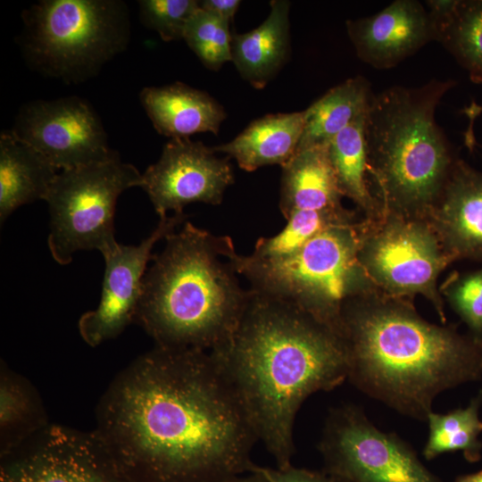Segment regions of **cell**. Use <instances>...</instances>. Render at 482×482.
I'll use <instances>...</instances> for the list:
<instances>
[{"mask_svg":"<svg viewBox=\"0 0 482 482\" xmlns=\"http://www.w3.org/2000/svg\"><path fill=\"white\" fill-rule=\"evenodd\" d=\"M186 218L184 213L160 218L154 230L139 245L118 243L103 253L105 269L99 304L79 320V334L87 345L97 346L115 338L135 321L147 263L154 255L152 250Z\"/></svg>","mask_w":482,"mask_h":482,"instance_id":"14","label":"cell"},{"mask_svg":"<svg viewBox=\"0 0 482 482\" xmlns=\"http://www.w3.org/2000/svg\"><path fill=\"white\" fill-rule=\"evenodd\" d=\"M142 173L120 155L61 170L46 197L50 213L47 244L55 262L69 264L81 250L102 254L118 243L114 213L120 195L140 187Z\"/></svg>","mask_w":482,"mask_h":482,"instance_id":"8","label":"cell"},{"mask_svg":"<svg viewBox=\"0 0 482 482\" xmlns=\"http://www.w3.org/2000/svg\"><path fill=\"white\" fill-rule=\"evenodd\" d=\"M183 40L209 70L231 61L229 23L199 7L185 29Z\"/></svg>","mask_w":482,"mask_h":482,"instance_id":"28","label":"cell"},{"mask_svg":"<svg viewBox=\"0 0 482 482\" xmlns=\"http://www.w3.org/2000/svg\"><path fill=\"white\" fill-rule=\"evenodd\" d=\"M143 278L135 322L156 345L210 352L237 328L251 296L233 240L185 221L164 238Z\"/></svg>","mask_w":482,"mask_h":482,"instance_id":"4","label":"cell"},{"mask_svg":"<svg viewBox=\"0 0 482 482\" xmlns=\"http://www.w3.org/2000/svg\"><path fill=\"white\" fill-rule=\"evenodd\" d=\"M351 219L344 208L338 211L297 212L287 219L281 232L260 238L249 254L256 260H273L289 255L327 227Z\"/></svg>","mask_w":482,"mask_h":482,"instance_id":"27","label":"cell"},{"mask_svg":"<svg viewBox=\"0 0 482 482\" xmlns=\"http://www.w3.org/2000/svg\"><path fill=\"white\" fill-rule=\"evenodd\" d=\"M252 290L231 337L209 352L276 467L292 465L303 403L347 378L339 335L295 303Z\"/></svg>","mask_w":482,"mask_h":482,"instance_id":"2","label":"cell"},{"mask_svg":"<svg viewBox=\"0 0 482 482\" xmlns=\"http://www.w3.org/2000/svg\"><path fill=\"white\" fill-rule=\"evenodd\" d=\"M0 459V482H132L95 430L50 423Z\"/></svg>","mask_w":482,"mask_h":482,"instance_id":"11","label":"cell"},{"mask_svg":"<svg viewBox=\"0 0 482 482\" xmlns=\"http://www.w3.org/2000/svg\"><path fill=\"white\" fill-rule=\"evenodd\" d=\"M142 23L166 42L183 39L187 22L199 9L195 0L138 1Z\"/></svg>","mask_w":482,"mask_h":482,"instance_id":"29","label":"cell"},{"mask_svg":"<svg viewBox=\"0 0 482 482\" xmlns=\"http://www.w3.org/2000/svg\"><path fill=\"white\" fill-rule=\"evenodd\" d=\"M11 132L61 170L119 155L109 146L96 112L77 96L24 104Z\"/></svg>","mask_w":482,"mask_h":482,"instance_id":"12","label":"cell"},{"mask_svg":"<svg viewBox=\"0 0 482 482\" xmlns=\"http://www.w3.org/2000/svg\"><path fill=\"white\" fill-rule=\"evenodd\" d=\"M290 2L272 0L262 23L245 33H231V62L252 87L263 88L290 57Z\"/></svg>","mask_w":482,"mask_h":482,"instance_id":"18","label":"cell"},{"mask_svg":"<svg viewBox=\"0 0 482 482\" xmlns=\"http://www.w3.org/2000/svg\"><path fill=\"white\" fill-rule=\"evenodd\" d=\"M360 233L351 220L322 229L293 253L235 264L253 290L291 302L337 333L345 303L364 295L369 278L359 261Z\"/></svg>","mask_w":482,"mask_h":482,"instance_id":"6","label":"cell"},{"mask_svg":"<svg viewBox=\"0 0 482 482\" xmlns=\"http://www.w3.org/2000/svg\"><path fill=\"white\" fill-rule=\"evenodd\" d=\"M347 35L363 62L390 69L436 41L428 10L416 0H395L368 17L347 20Z\"/></svg>","mask_w":482,"mask_h":482,"instance_id":"15","label":"cell"},{"mask_svg":"<svg viewBox=\"0 0 482 482\" xmlns=\"http://www.w3.org/2000/svg\"><path fill=\"white\" fill-rule=\"evenodd\" d=\"M455 84L432 79L374 94L365 117V140L368 173L383 212L428 214L438 200L457 160L436 112Z\"/></svg>","mask_w":482,"mask_h":482,"instance_id":"5","label":"cell"},{"mask_svg":"<svg viewBox=\"0 0 482 482\" xmlns=\"http://www.w3.org/2000/svg\"><path fill=\"white\" fill-rule=\"evenodd\" d=\"M304 119V110L267 114L253 120L231 141L212 149L233 158L246 171L266 165L282 167L296 152Z\"/></svg>","mask_w":482,"mask_h":482,"instance_id":"20","label":"cell"},{"mask_svg":"<svg viewBox=\"0 0 482 482\" xmlns=\"http://www.w3.org/2000/svg\"><path fill=\"white\" fill-rule=\"evenodd\" d=\"M389 213L393 219L370 235L360 234L359 261L368 278L395 296L420 294L445 319L436 285L453 259L435 230L426 224Z\"/></svg>","mask_w":482,"mask_h":482,"instance_id":"10","label":"cell"},{"mask_svg":"<svg viewBox=\"0 0 482 482\" xmlns=\"http://www.w3.org/2000/svg\"><path fill=\"white\" fill-rule=\"evenodd\" d=\"M480 398L471 401L465 409H457L445 414L430 412L428 416L429 435L423 450L427 460L440 454L462 452L470 462L478 461L482 445L478 437L482 431L478 418Z\"/></svg>","mask_w":482,"mask_h":482,"instance_id":"25","label":"cell"},{"mask_svg":"<svg viewBox=\"0 0 482 482\" xmlns=\"http://www.w3.org/2000/svg\"><path fill=\"white\" fill-rule=\"evenodd\" d=\"M367 113V112H366ZM366 113L340 131L328 145L339 190L366 213L378 205L371 193L365 140Z\"/></svg>","mask_w":482,"mask_h":482,"instance_id":"24","label":"cell"},{"mask_svg":"<svg viewBox=\"0 0 482 482\" xmlns=\"http://www.w3.org/2000/svg\"><path fill=\"white\" fill-rule=\"evenodd\" d=\"M94 429L132 482L249 473L257 438L209 352L156 345L111 382Z\"/></svg>","mask_w":482,"mask_h":482,"instance_id":"1","label":"cell"},{"mask_svg":"<svg viewBox=\"0 0 482 482\" xmlns=\"http://www.w3.org/2000/svg\"><path fill=\"white\" fill-rule=\"evenodd\" d=\"M445 294L462 320L480 338L482 335V269L451 282Z\"/></svg>","mask_w":482,"mask_h":482,"instance_id":"30","label":"cell"},{"mask_svg":"<svg viewBox=\"0 0 482 482\" xmlns=\"http://www.w3.org/2000/svg\"><path fill=\"white\" fill-rule=\"evenodd\" d=\"M240 4L239 0H202L199 7L230 24Z\"/></svg>","mask_w":482,"mask_h":482,"instance_id":"32","label":"cell"},{"mask_svg":"<svg viewBox=\"0 0 482 482\" xmlns=\"http://www.w3.org/2000/svg\"><path fill=\"white\" fill-rule=\"evenodd\" d=\"M453 482H482V470L472 474L459 476Z\"/></svg>","mask_w":482,"mask_h":482,"instance_id":"34","label":"cell"},{"mask_svg":"<svg viewBox=\"0 0 482 482\" xmlns=\"http://www.w3.org/2000/svg\"><path fill=\"white\" fill-rule=\"evenodd\" d=\"M328 145L296 151L282 166L279 208L287 220L297 212L343 209Z\"/></svg>","mask_w":482,"mask_h":482,"instance_id":"19","label":"cell"},{"mask_svg":"<svg viewBox=\"0 0 482 482\" xmlns=\"http://www.w3.org/2000/svg\"><path fill=\"white\" fill-rule=\"evenodd\" d=\"M437 41L467 71L470 79L482 83V0H459Z\"/></svg>","mask_w":482,"mask_h":482,"instance_id":"26","label":"cell"},{"mask_svg":"<svg viewBox=\"0 0 482 482\" xmlns=\"http://www.w3.org/2000/svg\"><path fill=\"white\" fill-rule=\"evenodd\" d=\"M252 470L259 472L268 482H343L323 470H312L293 465L286 469H278L262 467L254 463Z\"/></svg>","mask_w":482,"mask_h":482,"instance_id":"31","label":"cell"},{"mask_svg":"<svg viewBox=\"0 0 482 482\" xmlns=\"http://www.w3.org/2000/svg\"><path fill=\"white\" fill-rule=\"evenodd\" d=\"M50 422L34 386L4 362L0 369V456L45 429Z\"/></svg>","mask_w":482,"mask_h":482,"instance_id":"23","label":"cell"},{"mask_svg":"<svg viewBox=\"0 0 482 482\" xmlns=\"http://www.w3.org/2000/svg\"><path fill=\"white\" fill-rule=\"evenodd\" d=\"M203 482H268L259 472L252 470L249 473L216 478Z\"/></svg>","mask_w":482,"mask_h":482,"instance_id":"33","label":"cell"},{"mask_svg":"<svg viewBox=\"0 0 482 482\" xmlns=\"http://www.w3.org/2000/svg\"><path fill=\"white\" fill-rule=\"evenodd\" d=\"M212 146L189 138L170 139L158 161L142 173L140 187L160 218L184 213L186 205H218L234 183L229 157L219 158Z\"/></svg>","mask_w":482,"mask_h":482,"instance_id":"13","label":"cell"},{"mask_svg":"<svg viewBox=\"0 0 482 482\" xmlns=\"http://www.w3.org/2000/svg\"><path fill=\"white\" fill-rule=\"evenodd\" d=\"M22 21L28 64L68 84L96 76L130 37L129 9L120 0H42L23 11Z\"/></svg>","mask_w":482,"mask_h":482,"instance_id":"7","label":"cell"},{"mask_svg":"<svg viewBox=\"0 0 482 482\" xmlns=\"http://www.w3.org/2000/svg\"><path fill=\"white\" fill-rule=\"evenodd\" d=\"M373 96L370 81L360 75L330 88L304 110V126L296 151L328 145L367 112Z\"/></svg>","mask_w":482,"mask_h":482,"instance_id":"22","label":"cell"},{"mask_svg":"<svg viewBox=\"0 0 482 482\" xmlns=\"http://www.w3.org/2000/svg\"><path fill=\"white\" fill-rule=\"evenodd\" d=\"M319 449L323 470L343 482H442L407 443L353 406L329 412Z\"/></svg>","mask_w":482,"mask_h":482,"instance_id":"9","label":"cell"},{"mask_svg":"<svg viewBox=\"0 0 482 482\" xmlns=\"http://www.w3.org/2000/svg\"><path fill=\"white\" fill-rule=\"evenodd\" d=\"M428 213L452 259L482 260V172L457 160Z\"/></svg>","mask_w":482,"mask_h":482,"instance_id":"16","label":"cell"},{"mask_svg":"<svg viewBox=\"0 0 482 482\" xmlns=\"http://www.w3.org/2000/svg\"><path fill=\"white\" fill-rule=\"evenodd\" d=\"M57 169L11 130L0 135V221L19 207L46 200Z\"/></svg>","mask_w":482,"mask_h":482,"instance_id":"21","label":"cell"},{"mask_svg":"<svg viewBox=\"0 0 482 482\" xmlns=\"http://www.w3.org/2000/svg\"><path fill=\"white\" fill-rule=\"evenodd\" d=\"M139 99L155 130L170 139L204 132L218 135L227 117L208 93L179 81L144 87Z\"/></svg>","mask_w":482,"mask_h":482,"instance_id":"17","label":"cell"},{"mask_svg":"<svg viewBox=\"0 0 482 482\" xmlns=\"http://www.w3.org/2000/svg\"><path fill=\"white\" fill-rule=\"evenodd\" d=\"M337 334L347 378L401 413L425 420L435 397L482 375V340L431 324L412 308L362 295L344 306Z\"/></svg>","mask_w":482,"mask_h":482,"instance_id":"3","label":"cell"}]
</instances>
